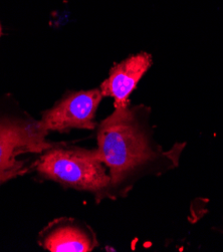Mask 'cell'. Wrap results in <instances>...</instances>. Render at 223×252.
<instances>
[{"mask_svg":"<svg viewBox=\"0 0 223 252\" xmlns=\"http://www.w3.org/2000/svg\"><path fill=\"white\" fill-rule=\"evenodd\" d=\"M150 109L144 105L115 109L97 124L96 150L110 177V199L127 196L149 175H161L178 165L184 144L163 151L153 138Z\"/></svg>","mask_w":223,"mask_h":252,"instance_id":"6da1fadb","label":"cell"},{"mask_svg":"<svg viewBox=\"0 0 223 252\" xmlns=\"http://www.w3.org/2000/svg\"><path fill=\"white\" fill-rule=\"evenodd\" d=\"M48 135L14 96H0V187L33 169L31 159L23 157H38L58 143Z\"/></svg>","mask_w":223,"mask_h":252,"instance_id":"7a4b0ae2","label":"cell"},{"mask_svg":"<svg viewBox=\"0 0 223 252\" xmlns=\"http://www.w3.org/2000/svg\"><path fill=\"white\" fill-rule=\"evenodd\" d=\"M33 169L44 180L93 194L96 202L110 199L111 177L96 148L58 142L36 158Z\"/></svg>","mask_w":223,"mask_h":252,"instance_id":"3957f363","label":"cell"},{"mask_svg":"<svg viewBox=\"0 0 223 252\" xmlns=\"http://www.w3.org/2000/svg\"><path fill=\"white\" fill-rule=\"evenodd\" d=\"M103 94L100 89L90 91H68L58 102L44 111L39 120L41 128L47 133H68L71 130L94 131L95 121Z\"/></svg>","mask_w":223,"mask_h":252,"instance_id":"277c9868","label":"cell"},{"mask_svg":"<svg viewBox=\"0 0 223 252\" xmlns=\"http://www.w3.org/2000/svg\"><path fill=\"white\" fill-rule=\"evenodd\" d=\"M37 244L49 252H91L98 242L95 231L84 221L60 217L38 232Z\"/></svg>","mask_w":223,"mask_h":252,"instance_id":"5b68a950","label":"cell"},{"mask_svg":"<svg viewBox=\"0 0 223 252\" xmlns=\"http://www.w3.org/2000/svg\"><path fill=\"white\" fill-rule=\"evenodd\" d=\"M152 56L145 52L130 56L116 63L110 69L108 79L98 88L103 96L114 98L115 109L128 107L130 105V94L152 66Z\"/></svg>","mask_w":223,"mask_h":252,"instance_id":"8992f818","label":"cell"},{"mask_svg":"<svg viewBox=\"0 0 223 252\" xmlns=\"http://www.w3.org/2000/svg\"><path fill=\"white\" fill-rule=\"evenodd\" d=\"M2 35V27H1V23H0V37Z\"/></svg>","mask_w":223,"mask_h":252,"instance_id":"52a82bcc","label":"cell"}]
</instances>
